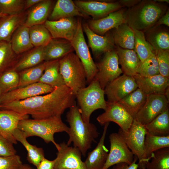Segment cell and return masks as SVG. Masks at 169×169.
Returning a JSON list of instances; mask_svg holds the SVG:
<instances>
[{"mask_svg": "<svg viewBox=\"0 0 169 169\" xmlns=\"http://www.w3.org/2000/svg\"><path fill=\"white\" fill-rule=\"evenodd\" d=\"M138 74L143 76L160 74L155 52L144 61L141 62Z\"/></svg>", "mask_w": 169, "mask_h": 169, "instance_id": "obj_44", "label": "cell"}, {"mask_svg": "<svg viewBox=\"0 0 169 169\" xmlns=\"http://www.w3.org/2000/svg\"><path fill=\"white\" fill-rule=\"evenodd\" d=\"M79 16L84 18L89 16L83 12L71 0H58L49 17V20L59 19Z\"/></svg>", "mask_w": 169, "mask_h": 169, "instance_id": "obj_24", "label": "cell"}, {"mask_svg": "<svg viewBox=\"0 0 169 169\" xmlns=\"http://www.w3.org/2000/svg\"><path fill=\"white\" fill-rule=\"evenodd\" d=\"M18 72L10 68L0 74V89L3 94L17 88L19 84Z\"/></svg>", "mask_w": 169, "mask_h": 169, "instance_id": "obj_40", "label": "cell"}, {"mask_svg": "<svg viewBox=\"0 0 169 169\" xmlns=\"http://www.w3.org/2000/svg\"><path fill=\"white\" fill-rule=\"evenodd\" d=\"M56 158L50 161L44 158L36 167L37 169H54Z\"/></svg>", "mask_w": 169, "mask_h": 169, "instance_id": "obj_49", "label": "cell"}, {"mask_svg": "<svg viewBox=\"0 0 169 169\" xmlns=\"http://www.w3.org/2000/svg\"><path fill=\"white\" fill-rule=\"evenodd\" d=\"M137 88L133 77L123 74L109 83L104 90L107 101L117 102Z\"/></svg>", "mask_w": 169, "mask_h": 169, "instance_id": "obj_15", "label": "cell"}, {"mask_svg": "<svg viewBox=\"0 0 169 169\" xmlns=\"http://www.w3.org/2000/svg\"><path fill=\"white\" fill-rule=\"evenodd\" d=\"M13 136L18 141L20 142L27 151V159L31 164L37 167L44 158V154L42 148L38 147L30 144L27 141L24 133L18 128L13 132Z\"/></svg>", "mask_w": 169, "mask_h": 169, "instance_id": "obj_31", "label": "cell"}, {"mask_svg": "<svg viewBox=\"0 0 169 169\" xmlns=\"http://www.w3.org/2000/svg\"><path fill=\"white\" fill-rule=\"evenodd\" d=\"M44 61L58 59L74 51L70 41L63 38H52L44 46Z\"/></svg>", "mask_w": 169, "mask_h": 169, "instance_id": "obj_25", "label": "cell"}, {"mask_svg": "<svg viewBox=\"0 0 169 169\" xmlns=\"http://www.w3.org/2000/svg\"><path fill=\"white\" fill-rule=\"evenodd\" d=\"M29 115L15 111L0 110V135L12 143L16 144L17 141L13 136L14 131L18 128L20 121L28 119Z\"/></svg>", "mask_w": 169, "mask_h": 169, "instance_id": "obj_19", "label": "cell"}, {"mask_svg": "<svg viewBox=\"0 0 169 169\" xmlns=\"http://www.w3.org/2000/svg\"><path fill=\"white\" fill-rule=\"evenodd\" d=\"M155 1L158 3H164L166 2L167 3H169V1L168 0H155Z\"/></svg>", "mask_w": 169, "mask_h": 169, "instance_id": "obj_54", "label": "cell"}, {"mask_svg": "<svg viewBox=\"0 0 169 169\" xmlns=\"http://www.w3.org/2000/svg\"><path fill=\"white\" fill-rule=\"evenodd\" d=\"M146 31L148 32L145 36V38L155 51L169 50L168 31L160 28L158 26H154Z\"/></svg>", "mask_w": 169, "mask_h": 169, "instance_id": "obj_32", "label": "cell"}, {"mask_svg": "<svg viewBox=\"0 0 169 169\" xmlns=\"http://www.w3.org/2000/svg\"><path fill=\"white\" fill-rule=\"evenodd\" d=\"M66 113V121L69 125V139L67 144L78 148L82 155L85 156L93 142L99 135L97 128L93 124L84 122L83 120L79 108L75 102Z\"/></svg>", "mask_w": 169, "mask_h": 169, "instance_id": "obj_2", "label": "cell"}, {"mask_svg": "<svg viewBox=\"0 0 169 169\" xmlns=\"http://www.w3.org/2000/svg\"><path fill=\"white\" fill-rule=\"evenodd\" d=\"M167 8L166 6L155 0H141L125 11V23L132 28L146 31L154 26L165 13Z\"/></svg>", "mask_w": 169, "mask_h": 169, "instance_id": "obj_3", "label": "cell"}, {"mask_svg": "<svg viewBox=\"0 0 169 169\" xmlns=\"http://www.w3.org/2000/svg\"><path fill=\"white\" fill-rule=\"evenodd\" d=\"M50 61H44L37 65L18 72L19 81L18 88L39 82L44 70Z\"/></svg>", "mask_w": 169, "mask_h": 169, "instance_id": "obj_36", "label": "cell"}, {"mask_svg": "<svg viewBox=\"0 0 169 169\" xmlns=\"http://www.w3.org/2000/svg\"><path fill=\"white\" fill-rule=\"evenodd\" d=\"M115 44L124 49L134 50L135 34L133 29L124 23L115 29L112 35Z\"/></svg>", "mask_w": 169, "mask_h": 169, "instance_id": "obj_33", "label": "cell"}, {"mask_svg": "<svg viewBox=\"0 0 169 169\" xmlns=\"http://www.w3.org/2000/svg\"><path fill=\"white\" fill-rule=\"evenodd\" d=\"M7 15H5L4 14H2V13H1L0 12V19L2 17L6 16Z\"/></svg>", "mask_w": 169, "mask_h": 169, "instance_id": "obj_55", "label": "cell"}, {"mask_svg": "<svg viewBox=\"0 0 169 169\" xmlns=\"http://www.w3.org/2000/svg\"><path fill=\"white\" fill-rule=\"evenodd\" d=\"M110 149L106 161L102 169H109L121 163L131 164L134 155L118 133H113L109 136Z\"/></svg>", "mask_w": 169, "mask_h": 169, "instance_id": "obj_11", "label": "cell"}, {"mask_svg": "<svg viewBox=\"0 0 169 169\" xmlns=\"http://www.w3.org/2000/svg\"><path fill=\"white\" fill-rule=\"evenodd\" d=\"M52 2L51 0H42L32 7L23 24L29 28L44 24L49 17Z\"/></svg>", "mask_w": 169, "mask_h": 169, "instance_id": "obj_26", "label": "cell"}, {"mask_svg": "<svg viewBox=\"0 0 169 169\" xmlns=\"http://www.w3.org/2000/svg\"><path fill=\"white\" fill-rule=\"evenodd\" d=\"M19 169H34L28 164H23Z\"/></svg>", "mask_w": 169, "mask_h": 169, "instance_id": "obj_53", "label": "cell"}, {"mask_svg": "<svg viewBox=\"0 0 169 169\" xmlns=\"http://www.w3.org/2000/svg\"><path fill=\"white\" fill-rule=\"evenodd\" d=\"M15 54L10 42H0V74L13 65Z\"/></svg>", "mask_w": 169, "mask_h": 169, "instance_id": "obj_42", "label": "cell"}, {"mask_svg": "<svg viewBox=\"0 0 169 169\" xmlns=\"http://www.w3.org/2000/svg\"><path fill=\"white\" fill-rule=\"evenodd\" d=\"M44 25L52 38H63L71 41L76 32L78 19L71 17L55 21L47 20Z\"/></svg>", "mask_w": 169, "mask_h": 169, "instance_id": "obj_17", "label": "cell"}, {"mask_svg": "<svg viewBox=\"0 0 169 169\" xmlns=\"http://www.w3.org/2000/svg\"><path fill=\"white\" fill-rule=\"evenodd\" d=\"M132 29L135 34L134 50L142 63L153 54L155 51L146 40L143 32Z\"/></svg>", "mask_w": 169, "mask_h": 169, "instance_id": "obj_38", "label": "cell"}, {"mask_svg": "<svg viewBox=\"0 0 169 169\" xmlns=\"http://www.w3.org/2000/svg\"><path fill=\"white\" fill-rule=\"evenodd\" d=\"M96 64L98 71L94 79L99 82L103 90L123 73L119 66L116 49L105 53L100 62Z\"/></svg>", "mask_w": 169, "mask_h": 169, "instance_id": "obj_9", "label": "cell"}, {"mask_svg": "<svg viewBox=\"0 0 169 169\" xmlns=\"http://www.w3.org/2000/svg\"><path fill=\"white\" fill-rule=\"evenodd\" d=\"M147 96L138 88L118 102L135 119L137 113L145 104Z\"/></svg>", "mask_w": 169, "mask_h": 169, "instance_id": "obj_30", "label": "cell"}, {"mask_svg": "<svg viewBox=\"0 0 169 169\" xmlns=\"http://www.w3.org/2000/svg\"><path fill=\"white\" fill-rule=\"evenodd\" d=\"M76 54L80 59L85 69L87 84L94 79L98 69L86 42L83 31L81 20L78 19L76 32L70 41Z\"/></svg>", "mask_w": 169, "mask_h": 169, "instance_id": "obj_8", "label": "cell"}, {"mask_svg": "<svg viewBox=\"0 0 169 169\" xmlns=\"http://www.w3.org/2000/svg\"><path fill=\"white\" fill-rule=\"evenodd\" d=\"M74 2L83 12L91 16L94 20L105 17L123 7L119 1L75 0Z\"/></svg>", "mask_w": 169, "mask_h": 169, "instance_id": "obj_16", "label": "cell"}, {"mask_svg": "<svg viewBox=\"0 0 169 169\" xmlns=\"http://www.w3.org/2000/svg\"><path fill=\"white\" fill-rule=\"evenodd\" d=\"M138 88L147 96L151 94H165L169 87V78L160 74L143 76L137 74L133 76Z\"/></svg>", "mask_w": 169, "mask_h": 169, "instance_id": "obj_18", "label": "cell"}, {"mask_svg": "<svg viewBox=\"0 0 169 169\" xmlns=\"http://www.w3.org/2000/svg\"><path fill=\"white\" fill-rule=\"evenodd\" d=\"M169 107V100L163 94L147 95L146 102L135 119L144 125L148 124Z\"/></svg>", "mask_w": 169, "mask_h": 169, "instance_id": "obj_12", "label": "cell"}, {"mask_svg": "<svg viewBox=\"0 0 169 169\" xmlns=\"http://www.w3.org/2000/svg\"><path fill=\"white\" fill-rule=\"evenodd\" d=\"M146 169H169V147L155 151L146 164Z\"/></svg>", "mask_w": 169, "mask_h": 169, "instance_id": "obj_41", "label": "cell"}, {"mask_svg": "<svg viewBox=\"0 0 169 169\" xmlns=\"http://www.w3.org/2000/svg\"><path fill=\"white\" fill-rule=\"evenodd\" d=\"M25 0H0V12L7 15L20 14L24 10Z\"/></svg>", "mask_w": 169, "mask_h": 169, "instance_id": "obj_43", "label": "cell"}, {"mask_svg": "<svg viewBox=\"0 0 169 169\" xmlns=\"http://www.w3.org/2000/svg\"><path fill=\"white\" fill-rule=\"evenodd\" d=\"M26 17L23 12L2 18L0 19V42H10L13 34L19 26L24 23Z\"/></svg>", "mask_w": 169, "mask_h": 169, "instance_id": "obj_27", "label": "cell"}, {"mask_svg": "<svg viewBox=\"0 0 169 169\" xmlns=\"http://www.w3.org/2000/svg\"><path fill=\"white\" fill-rule=\"evenodd\" d=\"M105 95L104 90L94 79L87 86L80 89L75 94L78 106L84 122H90V116L94 111L105 110L106 101Z\"/></svg>", "mask_w": 169, "mask_h": 169, "instance_id": "obj_5", "label": "cell"}, {"mask_svg": "<svg viewBox=\"0 0 169 169\" xmlns=\"http://www.w3.org/2000/svg\"><path fill=\"white\" fill-rule=\"evenodd\" d=\"M3 94L2 92V91L0 89V97L2 95H3Z\"/></svg>", "mask_w": 169, "mask_h": 169, "instance_id": "obj_56", "label": "cell"}, {"mask_svg": "<svg viewBox=\"0 0 169 169\" xmlns=\"http://www.w3.org/2000/svg\"><path fill=\"white\" fill-rule=\"evenodd\" d=\"M22 162L19 155L0 156V169H19Z\"/></svg>", "mask_w": 169, "mask_h": 169, "instance_id": "obj_46", "label": "cell"}, {"mask_svg": "<svg viewBox=\"0 0 169 169\" xmlns=\"http://www.w3.org/2000/svg\"><path fill=\"white\" fill-rule=\"evenodd\" d=\"M111 169H114V166Z\"/></svg>", "mask_w": 169, "mask_h": 169, "instance_id": "obj_57", "label": "cell"}, {"mask_svg": "<svg viewBox=\"0 0 169 169\" xmlns=\"http://www.w3.org/2000/svg\"><path fill=\"white\" fill-rule=\"evenodd\" d=\"M134 118L118 102L106 101L105 112L99 115L96 120L101 125H104L110 122L118 125L125 132L128 131Z\"/></svg>", "mask_w": 169, "mask_h": 169, "instance_id": "obj_10", "label": "cell"}, {"mask_svg": "<svg viewBox=\"0 0 169 169\" xmlns=\"http://www.w3.org/2000/svg\"><path fill=\"white\" fill-rule=\"evenodd\" d=\"M140 0H120L119 3L123 6L127 7L129 8L134 6L141 1Z\"/></svg>", "mask_w": 169, "mask_h": 169, "instance_id": "obj_51", "label": "cell"}, {"mask_svg": "<svg viewBox=\"0 0 169 169\" xmlns=\"http://www.w3.org/2000/svg\"><path fill=\"white\" fill-rule=\"evenodd\" d=\"M18 128L24 133L27 138L38 136L46 143L52 142L57 150L60 146L55 141L54 134L63 132L68 134L69 129L63 121L61 116L41 119H23L19 122Z\"/></svg>", "mask_w": 169, "mask_h": 169, "instance_id": "obj_4", "label": "cell"}, {"mask_svg": "<svg viewBox=\"0 0 169 169\" xmlns=\"http://www.w3.org/2000/svg\"><path fill=\"white\" fill-rule=\"evenodd\" d=\"M44 47H35L10 68L18 72L37 65L44 62Z\"/></svg>", "mask_w": 169, "mask_h": 169, "instance_id": "obj_29", "label": "cell"}, {"mask_svg": "<svg viewBox=\"0 0 169 169\" xmlns=\"http://www.w3.org/2000/svg\"><path fill=\"white\" fill-rule=\"evenodd\" d=\"M109 123L104 125L102 134L95 148L88 153L84 162L87 169H102L106 161L109 151L105 145V141Z\"/></svg>", "mask_w": 169, "mask_h": 169, "instance_id": "obj_22", "label": "cell"}, {"mask_svg": "<svg viewBox=\"0 0 169 169\" xmlns=\"http://www.w3.org/2000/svg\"><path fill=\"white\" fill-rule=\"evenodd\" d=\"M54 89L40 82L17 88L2 95L0 97V105L46 94L52 92Z\"/></svg>", "mask_w": 169, "mask_h": 169, "instance_id": "obj_13", "label": "cell"}, {"mask_svg": "<svg viewBox=\"0 0 169 169\" xmlns=\"http://www.w3.org/2000/svg\"><path fill=\"white\" fill-rule=\"evenodd\" d=\"M144 126L148 134L158 136L169 135V107Z\"/></svg>", "mask_w": 169, "mask_h": 169, "instance_id": "obj_34", "label": "cell"}, {"mask_svg": "<svg viewBox=\"0 0 169 169\" xmlns=\"http://www.w3.org/2000/svg\"><path fill=\"white\" fill-rule=\"evenodd\" d=\"M42 0H25L24 9H26L33 7L39 3Z\"/></svg>", "mask_w": 169, "mask_h": 169, "instance_id": "obj_52", "label": "cell"}, {"mask_svg": "<svg viewBox=\"0 0 169 169\" xmlns=\"http://www.w3.org/2000/svg\"><path fill=\"white\" fill-rule=\"evenodd\" d=\"M118 133L133 155L137 158L138 168H146L148 161L145 156L144 142L147 132L144 125L134 119L127 132H125L120 128Z\"/></svg>", "mask_w": 169, "mask_h": 169, "instance_id": "obj_7", "label": "cell"}, {"mask_svg": "<svg viewBox=\"0 0 169 169\" xmlns=\"http://www.w3.org/2000/svg\"><path fill=\"white\" fill-rule=\"evenodd\" d=\"M169 147V135L158 136L146 133L145 142V156L148 162L153 156L154 152L159 149Z\"/></svg>", "mask_w": 169, "mask_h": 169, "instance_id": "obj_37", "label": "cell"}, {"mask_svg": "<svg viewBox=\"0 0 169 169\" xmlns=\"http://www.w3.org/2000/svg\"><path fill=\"white\" fill-rule=\"evenodd\" d=\"M169 50L155 51L160 74L163 76L169 78Z\"/></svg>", "mask_w": 169, "mask_h": 169, "instance_id": "obj_45", "label": "cell"}, {"mask_svg": "<svg viewBox=\"0 0 169 169\" xmlns=\"http://www.w3.org/2000/svg\"><path fill=\"white\" fill-rule=\"evenodd\" d=\"M82 26L95 57H99L102 54L114 49L115 44L112 35L107 34L101 36L94 32L87 24L84 23L82 24Z\"/></svg>", "mask_w": 169, "mask_h": 169, "instance_id": "obj_21", "label": "cell"}, {"mask_svg": "<svg viewBox=\"0 0 169 169\" xmlns=\"http://www.w3.org/2000/svg\"><path fill=\"white\" fill-rule=\"evenodd\" d=\"M29 33L32 44L34 47H44L52 39L44 24L29 27Z\"/></svg>", "mask_w": 169, "mask_h": 169, "instance_id": "obj_39", "label": "cell"}, {"mask_svg": "<svg viewBox=\"0 0 169 169\" xmlns=\"http://www.w3.org/2000/svg\"><path fill=\"white\" fill-rule=\"evenodd\" d=\"M13 144L0 135V156H8L16 154Z\"/></svg>", "mask_w": 169, "mask_h": 169, "instance_id": "obj_47", "label": "cell"}, {"mask_svg": "<svg viewBox=\"0 0 169 169\" xmlns=\"http://www.w3.org/2000/svg\"><path fill=\"white\" fill-rule=\"evenodd\" d=\"M125 10L121 8L112 12L102 18L90 20L88 25L95 33L102 35L109 30L118 27L125 23L124 14Z\"/></svg>", "mask_w": 169, "mask_h": 169, "instance_id": "obj_20", "label": "cell"}, {"mask_svg": "<svg viewBox=\"0 0 169 169\" xmlns=\"http://www.w3.org/2000/svg\"><path fill=\"white\" fill-rule=\"evenodd\" d=\"M116 50L123 74L133 77L138 74L141 62L135 51L118 46Z\"/></svg>", "mask_w": 169, "mask_h": 169, "instance_id": "obj_23", "label": "cell"}, {"mask_svg": "<svg viewBox=\"0 0 169 169\" xmlns=\"http://www.w3.org/2000/svg\"><path fill=\"white\" fill-rule=\"evenodd\" d=\"M138 160L137 157L134 155V160L132 162L130 165L125 163L117 164L114 166V169H138V163L136 162Z\"/></svg>", "mask_w": 169, "mask_h": 169, "instance_id": "obj_48", "label": "cell"}, {"mask_svg": "<svg viewBox=\"0 0 169 169\" xmlns=\"http://www.w3.org/2000/svg\"><path fill=\"white\" fill-rule=\"evenodd\" d=\"M59 59L51 61L46 68L39 82L54 88L65 85L59 70Z\"/></svg>", "mask_w": 169, "mask_h": 169, "instance_id": "obj_35", "label": "cell"}, {"mask_svg": "<svg viewBox=\"0 0 169 169\" xmlns=\"http://www.w3.org/2000/svg\"><path fill=\"white\" fill-rule=\"evenodd\" d=\"M169 11H167L165 13L161 16L157 21L154 26H158L161 25L169 26Z\"/></svg>", "mask_w": 169, "mask_h": 169, "instance_id": "obj_50", "label": "cell"}, {"mask_svg": "<svg viewBox=\"0 0 169 169\" xmlns=\"http://www.w3.org/2000/svg\"><path fill=\"white\" fill-rule=\"evenodd\" d=\"M75 99L74 93L64 85L44 95L0 105V110H12L30 115L34 119H41L61 116L76 102Z\"/></svg>", "mask_w": 169, "mask_h": 169, "instance_id": "obj_1", "label": "cell"}, {"mask_svg": "<svg viewBox=\"0 0 169 169\" xmlns=\"http://www.w3.org/2000/svg\"><path fill=\"white\" fill-rule=\"evenodd\" d=\"M59 146L54 169H87L78 148L70 146L64 141Z\"/></svg>", "mask_w": 169, "mask_h": 169, "instance_id": "obj_14", "label": "cell"}, {"mask_svg": "<svg viewBox=\"0 0 169 169\" xmlns=\"http://www.w3.org/2000/svg\"><path fill=\"white\" fill-rule=\"evenodd\" d=\"M29 28L23 24L13 34L10 41L12 49L16 54L32 49L34 47L29 35Z\"/></svg>", "mask_w": 169, "mask_h": 169, "instance_id": "obj_28", "label": "cell"}, {"mask_svg": "<svg viewBox=\"0 0 169 169\" xmlns=\"http://www.w3.org/2000/svg\"><path fill=\"white\" fill-rule=\"evenodd\" d=\"M59 70L65 84L75 94L86 86L84 66L76 54L71 52L59 59Z\"/></svg>", "mask_w": 169, "mask_h": 169, "instance_id": "obj_6", "label": "cell"}]
</instances>
